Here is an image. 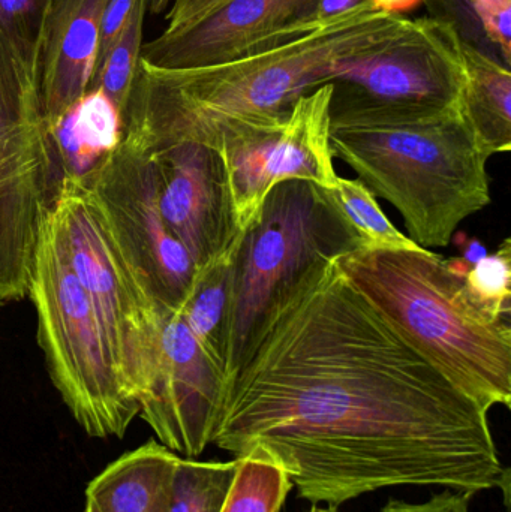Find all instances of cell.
Here are the masks:
<instances>
[{"label": "cell", "mask_w": 511, "mask_h": 512, "mask_svg": "<svg viewBox=\"0 0 511 512\" xmlns=\"http://www.w3.org/2000/svg\"><path fill=\"white\" fill-rule=\"evenodd\" d=\"M452 242L455 243L461 255H459L458 258L446 259V264L453 274L464 279L468 271H470L480 259L488 255V251H486L485 245H483L479 239L467 236L465 233L453 234L450 243Z\"/></svg>", "instance_id": "cell-31"}, {"label": "cell", "mask_w": 511, "mask_h": 512, "mask_svg": "<svg viewBox=\"0 0 511 512\" xmlns=\"http://www.w3.org/2000/svg\"><path fill=\"white\" fill-rule=\"evenodd\" d=\"M423 2L426 0H369L375 11L395 17H404V14L419 8Z\"/></svg>", "instance_id": "cell-34"}, {"label": "cell", "mask_w": 511, "mask_h": 512, "mask_svg": "<svg viewBox=\"0 0 511 512\" xmlns=\"http://www.w3.org/2000/svg\"><path fill=\"white\" fill-rule=\"evenodd\" d=\"M57 153L62 159L65 176L87 179L113 152L123 135L122 117L101 89H90L60 114L45 123Z\"/></svg>", "instance_id": "cell-17"}, {"label": "cell", "mask_w": 511, "mask_h": 512, "mask_svg": "<svg viewBox=\"0 0 511 512\" xmlns=\"http://www.w3.org/2000/svg\"><path fill=\"white\" fill-rule=\"evenodd\" d=\"M59 156L47 125L0 126V182Z\"/></svg>", "instance_id": "cell-28"}, {"label": "cell", "mask_w": 511, "mask_h": 512, "mask_svg": "<svg viewBox=\"0 0 511 512\" xmlns=\"http://www.w3.org/2000/svg\"><path fill=\"white\" fill-rule=\"evenodd\" d=\"M177 457L150 439L93 478L86 498L101 512H165Z\"/></svg>", "instance_id": "cell-16"}, {"label": "cell", "mask_w": 511, "mask_h": 512, "mask_svg": "<svg viewBox=\"0 0 511 512\" xmlns=\"http://www.w3.org/2000/svg\"><path fill=\"white\" fill-rule=\"evenodd\" d=\"M84 512H101L99 508L96 507L95 502L90 501V499L86 498V510Z\"/></svg>", "instance_id": "cell-37"}, {"label": "cell", "mask_w": 511, "mask_h": 512, "mask_svg": "<svg viewBox=\"0 0 511 512\" xmlns=\"http://www.w3.org/2000/svg\"><path fill=\"white\" fill-rule=\"evenodd\" d=\"M488 415L332 258L264 319L225 388L212 445L267 457L312 505L402 486L501 490L507 504L510 471Z\"/></svg>", "instance_id": "cell-1"}, {"label": "cell", "mask_w": 511, "mask_h": 512, "mask_svg": "<svg viewBox=\"0 0 511 512\" xmlns=\"http://www.w3.org/2000/svg\"><path fill=\"white\" fill-rule=\"evenodd\" d=\"M345 279L483 411L511 408V321L468 298L464 279L428 249H354L336 256Z\"/></svg>", "instance_id": "cell-3"}, {"label": "cell", "mask_w": 511, "mask_h": 512, "mask_svg": "<svg viewBox=\"0 0 511 512\" xmlns=\"http://www.w3.org/2000/svg\"><path fill=\"white\" fill-rule=\"evenodd\" d=\"M242 236L224 254L197 268L185 303L179 312L201 348L222 373V349L230 309L234 255Z\"/></svg>", "instance_id": "cell-19"}, {"label": "cell", "mask_w": 511, "mask_h": 512, "mask_svg": "<svg viewBox=\"0 0 511 512\" xmlns=\"http://www.w3.org/2000/svg\"><path fill=\"white\" fill-rule=\"evenodd\" d=\"M239 460L200 462L177 457L165 512H222Z\"/></svg>", "instance_id": "cell-22"}, {"label": "cell", "mask_w": 511, "mask_h": 512, "mask_svg": "<svg viewBox=\"0 0 511 512\" xmlns=\"http://www.w3.org/2000/svg\"><path fill=\"white\" fill-rule=\"evenodd\" d=\"M461 110L480 149L492 158L511 149V71L462 41Z\"/></svg>", "instance_id": "cell-18"}, {"label": "cell", "mask_w": 511, "mask_h": 512, "mask_svg": "<svg viewBox=\"0 0 511 512\" xmlns=\"http://www.w3.org/2000/svg\"><path fill=\"white\" fill-rule=\"evenodd\" d=\"M465 44L511 68V0H437Z\"/></svg>", "instance_id": "cell-20"}, {"label": "cell", "mask_w": 511, "mask_h": 512, "mask_svg": "<svg viewBox=\"0 0 511 512\" xmlns=\"http://www.w3.org/2000/svg\"><path fill=\"white\" fill-rule=\"evenodd\" d=\"M155 176L159 212L168 230L200 268L242 236L218 150L176 143L144 152Z\"/></svg>", "instance_id": "cell-12"}, {"label": "cell", "mask_w": 511, "mask_h": 512, "mask_svg": "<svg viewBox=\"0 0 511 512\" xmlns=\"http://www.w3.org/2000/svg\"><path fill=\"white\" fill-rule=\"evenodd\" d=\"M360 249L327 192L290 180L267 195L233 262L222 367L225 388L275 304L320 262Z\"/></svg>", "instance_id": "cell-6"}, {"label": "cell", "mask_w": 511, "mask_h": 512, "mask_svg": "<svg viewBox=\"0 0 511 512\" xmlns=\"http://www.w3.org/2000/svg\"><path fill=\"white\" fill-rule=\"evenodd\" d=\"M236 477L222 512H279L293 486L275 462L249 453L239 457Z\"/></svg>", "instance_id": "cell-23"}, {"label": "cell", "mask_w": 511, "mask_h": 512, "mask_svg": "<svg viewBox=\"0 0 511 512\" xmlns=\"http://www.w3.org/2000/svg\"><path fill=\"white\" fill-rule=\"evenodd\" d=\"M473 495L446 489L425 502H407L390 499L380 512H471Z\"/></svg>", "instance_id": "cell-30"}, {"label": "cell", "mask_w": 511, "mask_h": 512, "mask_svg": "<svg viewBox=\"0 0 511 512\" xmlns=\"http://www.w3.org/2000/svg\"><path fill=\"white\" fill-rule=\"evenodd\" d=\"M137 2L138 0H105L101 15V32H99L95 77L101 69L111 45L116 41L117 36L125 27L126 21L131 17ZM95 77H93V80H95Z\"/></svg>", "instance_id": "cell-29"}, {"label": "cell", "mask_w": 511, "mask_h": 512, "mask_svg": "<svg viewBox=\"0 0 511 512\" xmlns=\"http://www.w3.org/2000/svg\"><path fill=\"white\" fill-rule=\"evenodd\" d=\"M105 0H57L39 63L42 119L54 122L92 86Z\"/></svg>", "instance_id": "cell-14"}, {"label": "cell", "mask_w": 511, "mask_h": 512, "mask_svg": "<svg viewBox=\"0 0 511 512\" xmlns=\"http://www.w3.org/2000/svg\"><path fill=\"white\" fill-rule=\"evenodd\" d=\"M225 2L227 0H176L167 15V30L179 29L186 24L194 23Z\"/></svg>", "instance_id": "cell-33"}, {"label": "cell", "mask_w": 511, "mask_h": 512, "mask_svg": "<svg viewBox=\"0 0 511 512\" xmlns=\"http://www.w3.org/2000/svg\"><path fill=\"white\" fill-rule=\"evenodd\" d=\"M408 18L366 3L336 23L222 65L158 69L138 63L123 140L143 152L176 143L221 149L231 135L285 122L300 96L395 35Z\"/></svg>", "instance_id": "cell-2"}, {"label": "cell", "mask_w": 511, "mask_h": 512, "mask_svg": "<svg viewBox=\"0 0 511 512\" xmlns=\"http://www.w3.org/2000/svg\"><path fill=\"white\" fill-rule=\"evenodd\" d=\"M57 0H0V35L38 87L48 18Z\"/></svg>", "instance_id": "cell-25"}, {"label": "cell", "mask_w": 511, "mask_h": 512, "mask_svg": "<svg viewBox=\"0 0 511 512\" xmlns=\"http://www.w3.org/2000/svg\"><path fill=\"white\" fill-rule=\"evenodd\" d=\"M81 182L158 312L179 313L197 267L162 219L146 153L122 138Z\"/></svg>", "instance_id": "cell-9"}, {"label": "cell", "mask_w": 511, "mask_h": 512, "mask_svg": "<svg viewBox=\"0 0 511 512\" xmlns=\"http://www.w3.org/2000/svg\"><path fill=\"white\" fill-rule=\"evenodd\" d=\"M306 512H339L335 507H321V505H312L311 510Z\"/></svg>", "instance_id": "cell-36"}, {"label": "cell", "mask_w": 511, "mask_h": 512, "mask_svg": "<svg viewBox=\"0 0 511 512\" xmlns=\"http://www.w3.org/2000/svg\"><path fill=\"white\" fill-rule=\"evenodd\" d=\"M324 191L359 240L360 249H422L389 221L375 195L359 179L338 177L335 186Z\"/></svg>", "instance_id": "cell-21"}, {"label": "cell", "mask_w": 511, "mask_h": 512, "mask_svg": "<svg viewBox=\"0 0 511 512\" xmlns=\"http://www.w3.org/2000/svg\"><path fill=\"white\" fill-rule=\"evenodd\" d=\"M368 2L369 0H318L314 12L309 17L308 26L311 30L323 29L353 14Z\"/></svg>", "instance_id": "cell-32"}, {"label": "cell", "mask_w": 511, "mask_h": 512, "mask_svg": "<svg viewBox=\"0 0 511 512\" xmlns=\"http://www.w3.org/2000/svg\"><path fill=\"white\" fill-rule=\"evenodd\" d=\"M147 0H138L122 32L111 45L90 89H101L125 119L135 74L143 50V26ZM89 89V90H90Z\"/></svg>", "instance_id": "cell-24"}, {"label": "cell", "mask_w": 511, "mask_h": 512, "mask_svg": "<svg viewBox=\"0 0 511 512\" xmlns=\"http://www.w3.org/2000/svg\"><path fill=\"white\" fill-rule=\"evenodd\" d=\"M332 96V84H324L300 96L281 125L239 132L222 143L219 153L240 230L257 218L279 183L302 180L323 189L335 186L339 176L330 146Z\"/></svg>", "instance_id": "cell-10"}, {"label": "cell", "mask_w": 511, "mask_h": 512, "mask_svg": "<svg viewBox=\"0 0 511 512\" xmlns=\"http://www.w3.org/2000/svg\"><path fill=\"white\" fill-rule=\"evenodd\" d=\"M170 0H147V11L152 14H162L167 9Z\"/></svg>", "instance_id": "cell-35"}, {"label": "cell", "mask_w": 511, "mask_h": 512, "mask_svg": "<svg viewBox=\"0 0 511 512\" xmlns=\"http://www.w3.org/2000/svg\"><path fill=\"white\" fill-rule=\"evenodd\" d=\"M330 146L398 210L422 248H446L465 219L491 204L489 156L462 110L396 125L332 126Z\"/></svg>", "instance_id": "cell-4"}, {"label": "cell", "mask_w": 511, "mask_h": 512, "mask_svg": "<svg viewBox=\"0 0 511 512\" xmlns=\"http://www.w3.org/2000/svg\"><path fill=\"white\" fill-rule=\"evenodd\" d=\"M44 123L38 87L0 35V126Z\"/></svg>", "instance_id": "cell-27"}, {"label": "cell", "mask_w": 511, "mask_h": 512, "mask_svg": "<svg viewBox=\"0 0 511 512\" xmlns=\"http://www.w3.org/2000/svg\"><path fill=\"white\" fill-rule=\"evenodd\" d=\"M54 387L90 438H123L140 403L114 361L92 303L72 270L53 209L42 224L27 291Z\"/></svg>", "instance_id": "cell-5"}, {"label": "cell", "mask_w": 511, "mask_h": 512, "mask_svg": "<svg viewBox=\"0 0 511 512\" xmlns=\"http://www.w3.org/2000/svg\"><path fill=\"white\" fill-rule=\"evenodd\" d=\"M158 357L140 415L158 442L179 457L197 459L212 445L225 396V376L179 313H161Z\"/></svg>", "instance_id": "cell-11"}, {"label": "cell", "mask_w": 511, "mask_h": 512, "mask_svg": "<svg viewBox=\"0 0 511 512\" xmlns=\"http://www.w3.org/2000/svg\"><path fill=\"white\" fill-rule=\"evenodd\" d=\"M462 39L437 17L408 20L395 35L348 62L332 81V126L420 122L461 110Z\"/></svg>", "instance_id": "cell-7"}, {"label": "cell", "mask_w": 511, "mask_h": 512, "mask_svg": "<svg viewBox=\"0 0 511 512\" xmlns=\"http://www.w3.org/2000/svg\"><path fill=\"white\" fill-rule=\"evenodd\" d=\"M318 0H227L194 23L165 29L141 50L158 69L222 65L315 32L308 26Z\"/></svg>", "instance_id": "cell-13"}, {"label": "cell", "mask_w": 511, "mask_h": 512, "mask_svg": "<svg viewBox=\"0 0 511 512\" xmlns=\"http://www.w3.org/2000/svg\"><path fill=\"white\" fill-rule=\"evenodd\" d=\"M53 212L72 270L92 303L114 361L140 400L158 357L161 313L123 258L104 215L80 179L65 176Z\"/></svg>", "instance_id": "cell-8"}, {"label": "cell", "mask_w": 511, "mask_h": 512, "mask_svg": "<svg viewBox=\"0 0 511 512\" xmlns=\"http://www.w3.org/2000/svg\"><path fill=\"white\" fill-rule=\"evenodd\" d=\"M464 288L474 307L492 319L511 321V240L494 254L480 259L464 277Z\"/></svg>", "instance_id": "cell-26"}, {"label": "cell", "mask_w": 511, "mask_h": 512, "mask_svg": "<svg viewBox=\"0 0 511 512\" xmlns=\"http://www.w3.org/2000/svg\"><path fill=\"white\" fill-rule=\"evenodd\" d=\"M63 179L59 155L0 182V306L29 291L42 224L56 204Z\"/></svg>", "instance_id": "cell-15"}]
</instances>
